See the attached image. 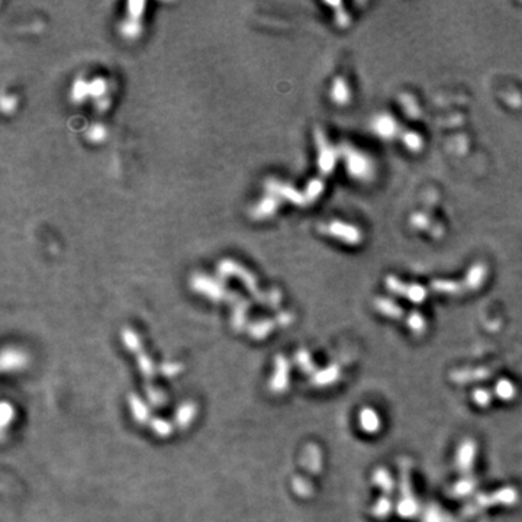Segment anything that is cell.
Returning a JSON list of instances; mask_svg holds the SVG:
<instances>
[{
  "instance_id": "obj_8",
  "label": "cell",
  "mask_w": 522,
  "mask_h": 522,
  "mask_svg": "<svg viewBox=\"0 0 522 522\" xmlns=\"http://www.w3.org/2000/svg\"><path fill=\"white\" fill-rule=\"evenodd\" d=\"M17 105H18V100H17L15 96L6 95V93H3V96H2V111L5 113H10V112L15 111Z\"/></svg>"
},
{
  "instance_id": "obj_6",
  "label": "cell",
  "mask_w": 522,
  "mask_h": 522,
  "mask_svg": "<svg viewBox=\"0 0 522 522\" xmlns=\"http://www.w3.org/2000/svg\"><path fill=\"white\" fill-rule=\"evenodd\" d=\"M106 135H108V131H106V128H105L103 125H100V124L91 125V127L87 129V132H86L87 140H89L90 142H93V144H98V142L105 141Z\"/></svg>"
},
{
  "instance_id": "obj_2",
  "label": "cell",
  "mask_w": 522,
  "mask_h": 522,
  "mask_svg": "<svg viewBox=\"0 0 522 522\" xmlns=\"http://www.w3.org/2000/svg\"><path fill=\"white\" fill-rule=\"evenodd\" d=\"M192 285L195 286V289H199L200 292H206L208 294H210V296H213L215 293L222 294L221 285L218 282H215L213 279L204 276V274H195L193 280H192Z\"/></svg>"
},
{
  "instance_id": "obj_5",
  "label": "cell",
  "mask_w": 522,
  "mask_h": 522,
  "mask_svg": "<svg viewBox=\"0 0 522 522\" xmlns=\"http://www.w3.org/2000/svg\"><path fill=\"white\" fill-rule=\"evenodd\" d=\"M106 93H108V83H106V80L102 78V77H96L90 80V96L93 99H102V98H106Z\"/></svg>"
},
{
  "instance_id": "obj_1",
  "label": "cell",
  "mask_w": 522,
  "mask_h": 522,
  "mask_svg": "<svg viewBox=\"0 0 522 522\" xmlns=\"http://www.w3.org/2000/svg\"><path fill=\"white\" fill-rule=\"evenodd\" d=\"M277 199L274 195H269V196H264L260 202L257 204V206H254L252 209V218L256 219H265L272 217L276 208H277Z\"/></svg>"
},
{
  "instance_id": "obj_4",
  "label": "cell",
  "mask_w": 522,
  "mask_h": 522,
  "mask_svg": "<svg viewBox=\"0 0 522 522\" xmlns=\"http://www.w3.org/2000/svg\"><path fill=\"white\" fill-rule=\"evenodd\" d=\"M89 96H90V82H87L85 77H77L72 86V93H70L72 102L80 103L86 100Z\"/></svg>"
},
{
  "instance_id": "obj_3",
  "label": "cell",
  "mask_w": 522,
  "mask_h": 522,
  "mask_svg": "<svg viewBox=\"0 0 522 522\" xmlns=\"http://www.w3.org/2000/svg\"><path fill=\"white\" fill-rule=\"evenodd\" d=\"M119 32H120V35H122L127 39H135V38H138L141 35V32H142V22H141V19H135V18L127 17L122 21V23H120V26H119Z\"/></svg>"
},
{
  "instance_id": "obj_7",
  "label": "cell",
  "mask_w": 522,
  "mask_h": 522,
  "mask_svg": "<svg viewBox=\"0 0 522 522\" xmlns=\"http://www.w3.org/2000/svg\"><path fill=\"white\" fill-rule=\"evenodd\" d=\"M145 6H146V3L142 2V0H131V2L127 3V17L135 18V19H142Z\"/></svg>"
},
{
  "instance_id": "obj_9",
  "label": "cell",
  "mask_w": 522,
  "mask_h": 522,
  "mask_svg": "<svg viewBox=\"0 0 522 522\" xmlns=\"http://www.w3.org/2000/svg\"><path fill=\"white\" fill-rule=\"evenodd\" d=\"M108 106H109V98H108V96H106V98H102V99H99V100H96V108H98V111H100V112H103V111L108 109Z\"/></svg>"
}]
</instances>
